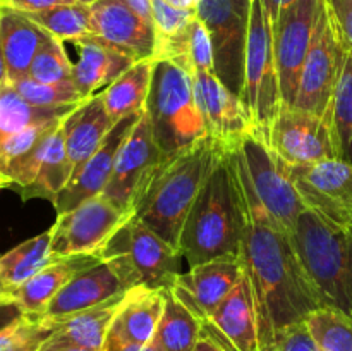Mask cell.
I'll return each instance as SVG.
<instances>
[{"instance_id":"1","label":"cell","mask_w":352,"mask_h":351,"mask_svg":"<svg viewBox=\"0 0 352 351\" xmlns=\"http://www.w3.org/2000/svg\"><path fill=\"white\" fill-rule=\"evenodd\" d=\"M234 155L246 209L239 260L253 289L261 343L277 329L305 322L313 310L325 303L302 267L291 233L268 213L258 198L239 148Z\"/></svg>"},{"instance_id":"2","label":"cell","mask_w":352,"mask_h":351,"mask_svg":"<svg viewBox=\"0 0 352 351\" xmlns=\"http://www.w3.org/2000/svg\"><path fill=\"white\" fill-rule=\"evenodd\" d=\"M246 226L243 186L234 150L220 147L215 162L186 217L179 250L189 267L239 257Z\"/></svg>"},{"instance_id":"3","label":"cell","mask_w":352,"mask_h":351,"mask_svg":"<svg viewBox=\"0 0 352 351\" xmlns=\"http://www.w3.org/2000/svg\"><path fill=\"white\" fill-rule=\"evenodd\" d=\"M220 145L210 134L155 167L134 202L133 213L151 231L179 248L186 217L215 162Z\"/></svg>"},{"instance_id":"4","label":"cell","mask_w":352,"mask_h":351,"mask_svg":"<svg viewBox=\"0 0 352 351\" xmlns=\"http://www.w3.org/2000/svg\"><path fill=\"white\" fill-rule=\"evenodd\" d=\"M155 141L164 153L174 155L208 134L195 92V72L172 58L153 61L146 100Z\"/></svg>"},{"instance_id":"5","label":"cell","mask_w":352,"mask_h":351,"mask_svg":"<svg viewBox=\"0 0 352 351\" xmlns=\"http://www.w3.org/2000/svg\"><path fill=\"white\" fill-rule=\"evenodd\" d=\"M292 243L306 274L323 303L352 315V234L302 210L292 231Z\"/></svg>"},{"instance_id":"6","label":"cell","mask_w":352,"mask_h":351,"mask_svg":"<svg viewBox=\"0 0 352 351\" xmlns=\"http://www.w3.org/2000/svg\"><path fill=\"white\" fill-rule=\"evenodd\" d=\"M119 274L127 289H172L182 274L181 250L158 236L136 215L119 227L109 243L98 251Z\"/></svg>"},{"instance_id":"7","label":"cell","mask_w":352,"mask_h":351,"mask_svg":"<svg viewBox=\"0 0 352 351\" xmlns=\"http://www.w3.org/2000/svg\"><path fill=\"white\" fill-rule=\"evenodd\" d=\"M241 100L250 114L253 124L251 129L267 141L270 126L282 109V95L275 64L272 21L261 0H253L251 3Z\"/></svg>"},{"instance_id":"8","label":"cell","mask_w":352,"mask_h":351,"mask_svg":"<svg viewBox=\"0 0 352 351\" xmlns=\"http://www.w3.org/2000/svg\"><path fill=\"white\" fill-rule=\"evenodd\" d=\"M253 0H199L196 17L205 24L213 47V67L220 81L241 98L244 58Z\"/></svg>"},{"instance_id":"9","label":"cell","mask_w":352,"mask_h":351,"mask_svg":"<svg viewBox=\"0 0 352 351\" xmlns=\"http://www.w3.org/2000/svg\"><path fill=\"white\" fill-rule=\"evenodd\" d=\"M346 57L347 54L333 26L332 14L329 6H325L299 76L294 109L311 112L332 123L333 98Z\"/></svg>"},{"instance_id":"10","label":"cell","mask_w":352,"mask_h":351,"mask_svg":"<svg viewBox=\"0 0 352 351\" xmlns=\"http://www.w3.org/2000/svg\"><path fill=\"white\" fill-rule=\"evenodd\" d=\"M325 6L327 0H296L272 24L282 107H294L299 76Z\"/></svg>"},{"instance_id":"11","label":"cell","mask_w":352,"mask_h":351,"mask_svg":"<svg viewBox=\"0 0 352 351\" xmlns=\"http://www.w3.org/2000/svg\"><path fill=\"white\" fill-rule=\"evenodd\" d=\"M246 165L248 178L272 217L292 234L302 210H306L294 182L287 176L284 164L270 150L267 141L253 129L239 145Z\"/></svg>"},{"instance_id":"12","label":"cell","mask_w":352,"mask_h":351,"mask_svg":"<svg viewBox=\"0 0 352 351\" xmlns=\"http://www.w3.org/2000/svg\"><path fill=\"white\" fill-rule=\"evenodd\" d=\"M133 215L103 195L93 196L76 209L58 213L50 227L52 253L55 258L98 253Z\"/></svg>"},{"instance_id":"13","label":"cell","mask_w":352,"mask_h":351,"mask_svg":"<svg viewBox=\"0 0 352 351\" xmlns=\"http://www.w3.org/2000/svg\"><path fill=\"white\" fill-rule=\"evenodd\" d=\"M267 145L285 165H313L339 158L332 123L294 107H282L268 131Z\"/></svg>"},{"instance_id":"14","label":"cell","mask_w":352,"mask_h":351,"mask_svg":"<svg viewBox=\"0 0 352 351\" xmlns=\"http://www.w3.org/2000/svg\"><path fill=\"white\" fill-rule=\"evenodd\" d=\"M302 203L322 219L352 227V165L347 162L325 160L313 165H285Z\"/></svg>"},{"instance_id":"15","label":"cell","mask_w":352,"mask_h":351,"mask_svg":"<svg viewBox=\"0 0 352 351\" xmlns=\"http://www.w3.org/2000/svg\"><path fill=\"white\" fill-rule=\"evenodd\" d=\"M162 158L164 153L155 141L150 117L144 110L120 147L110 181L102 195L119 209L133 213L138 195Z\"/></svg>"},{"instance_id":"16","label":"cell","mask_w":352,"mask_h":351,"mask_svg":"<svg viewBox=\"0 0 352 351\" xmlns=\"http://www.w3.org/2000/svg\"><path fill=\"white\" fill-rule=\"evenodd\" d=\"M195 92L210 136L226 150H236L251 131L243 100L219 79L215 71H195Z\"/></svg>"},{"instance_id":"17","label":"cell","mask_w":352,"mask_h":351,"mask_svg":"<svg viewBox=\"0 0 352 351\" xmlns=\"http://www.w3.org/2000/svg\"><path fill=\"white\" fill-rule=\"evenodd\" d=\"M91 10V34L127 55L134 62L155 57L153 24L140 16L126 0H96Z\"/></svg>"},{"instance_id":"18","label":"cell","mask_w":352,"mask_h":351,"mask_svg":"<svg viewBox=\"0 0 352 351\" xmlns=\"http://www.w3.org/2000/svg\"><path fill=\"white\" fill-rule=\"evenodd\" d=\"M201 334L229 351H260L256 305L246 272L219 308L201 320Z\"/></svg>"},{"instance_id":"19","label":"cell","mask_w":352,"mask_h":351,"mask_svg":"<svg viewBox=\"0 0 352 351\" xmlns=\"http://www.w3.org/2000/svg\"><path fill=\"white\" fill-rule=\"evenodd\" d=\"M140 117L141 114H133V116L120 119L107 134L98 150L85 162V165L79 171L72 174L67 186L52 202L57 210V215L69 212L86 200L102 195L105 191L110 176H112L113 165H116L117 153L133 131V127L140 120Z\"/></svg>"},{"instance_id":"20","label":"cell","mask_w":352,"mask_h":351,"mask_svg":"<svg viewBox=\"0 0 352 351\" xmlns=\"http://www.w3.org/2000/svg\"><path fill=\"white\" fill-rule=\"evenodd\" d=\"M241 275L239 257L217 258L182 272L172 291L199 320H205L232 292Z\"/></svg>"},{"instance_id":"21","label":"cell","mask_w":352,"mask_h":351,"mask_svg":"<svg viewBox=\"0 0 352 351\" xmlns=\"http://www.w3.org/2000/svg\"><path fill=\"white\" fill-rule=\"evenodd\" d=\"M127 288L113 267L105 260L91 265L72 277L50 301L41 319L55 320L93 308L100 303L126 292Z\"/></svg>"},{"instance_id":"22","label":"cell","mask_w":352,"mask_h":351,"mask_svg":"<svg viewBox=\"0 0 352 351\" xmlns=\"http://www.w3.org/2000/svg\"><path fill=\"white\" fill-rule=\"evenodd\" d=\"M71 43L76 48V58H71L72 83L82 98L102 93L134 64L133 58L103 43L93 34Z\"/></svg>"},{"instance_id":"23","label":"cell","mask_w":352,"mask_h":351,"mask_svg":"<svg viewBox=\"0 0 352 351\" xmlns=\"http://www.w3.org/2000/svg\"><path fill=\"white\" fill-rule=\"evenodd\" d=\"M116 124L103 107L100 93L82 100L69 116L64 117L62 136L74 172L79 171L85 162L98 150Z\"/></svg>"},{"instance_id":"24","label":"cell","mask_w":352,"mask_h":351,"mask_svg":"<svg viewBox=\"0 0 352 351\" xmlns=\"http://www.w3.org/2000/svg\"><path fill=\"white\" fill-rule=\"evenodd\" d=\"M100 260L102 258L98 253L71 255V257L57 258L50 265H47L43 270L33 275L30 281L14 289L10 292V299L19 303L30 317L41 319L50 301L60 292V289L79 272L98 264Z\"/></svg>"},{"instance_id":"25","label":"cell","mask_w":352,"mask_h":351,"mask_svg":"<svg viewBox=\"0 0 352 351\" xmlns=\"http://www.w3.org/2000/svg\"><path fill=\"white\" fill-rule=\"evenodd\" d=\"M124 295L126 292L107 299L93 308L76 312L62 319H41L52 329V334L45 339V343L76 344L89 350H103L107 332L119 312Z\"/></svg>"},{"instance_id":"26","label":"cell","mask_w":352,"mask_h":351,"mask_svg":"<svg viewBox=\"0 0 352 351\" xmlns=\"http://www.w3.org/2000/svg\"><path fill=\"white\" fill-rule=\"evenodd\" d=\"M167 291V289H165ZM165 291L143 286L127 289L120 308L110 326V332L138 344L150 343L155 337L165 308Z\"/></svg>"},{"instance_id":"27","label":"cell","mask_w":352,"mask_h":351,"mask_svg":"<svg viewBox=\"0 0 352 351\" xmlns=\"http://www.w3.org/2000/svg\"><path fill=\"white\" fill-rule=\"evenodd\" d=\"M0 33L9 83L28 78L31 62L43 43L47 31L21 10L3 6L0 12Z\"/></svg>"},{"instance_id":"28","label":"cell","mask_w":352,"mask_h":351,"mask_svg":"<svg viewBox=\"0 0 352 351\" xmlns=\"http://www.w3.org/2000/svg\"><path fill=\"white\" fill-rule=\"evenodd\" d=\"M153 74V58L134 62L113 83H110L100 96L113 123L133 114H143L146 109L148 93Z\"/></svg>"},{"instance_id":"29","label":"cell","mask_w":352,"mask_h":351,"mask_svg":"<svg viewBox=\"0 0 352 351\" xmlns=\"http://www.w3.org/2000/svg\"><path fill=\"white\" fill-rule=\"evenodd\" d=\"M54 260L57 258L52 253V231L48 229L43 234L23 241L0 257V281L10 296L14 289L30 281Z\"/></svg>"},{"instance_id":"30","label":"cell","mask_w":352,"mask_h":351,"mask_svg":"<svg viewBox=\"0 0 352 351\" xmlns=\"http://www.w3.org/2000/svg\"><path fill=\"white\" fill-rule=\"evenodd\" d=\"M79 103L60 107L33 105L17 93L12 83L7 81L6 85L0 86V141L28 127L64 119Z\"/></svg>"},{"instance_id":"31","label":"cell","mask_w":352,"mask_h":351,"mask_svg":"<svg viewBox=\"0 0 352 351\" xmlns=\"http://www.w3.org/2000/svg\"><path fill=\"white\" fill-rule=\"evenodd\" d=\"M172 58L188 64L195 71H215L213 67V47L205 24L195 17L177 36L157 43L155 57Z\"/></svg>"},{"instance_id":"32","label":"cell","mask_w":352,"mask_h":351,"mask_svg":"<svg viewBox=\"0 0 352 351\" xmlns=\"http://www.w3.org/2000/svg\"><path fill=\"white\" fill-rule=\"evenodd\" d=\"M201 336V320L174 295L165 291V308L155 339L167 351H192Z\"/></svg>"},{"instance_id":"33","label":"cell","mask_w":352,"mask_h":351,"mask_svg":"<svg viewBox=\"0 0 352 351\" xmlns=\"http://www.w3.org/2000/svg\"><path fill=\"white\" fill-rule=\"evenodd\" d=\"M72 174H74V167L69 160L67 150H65L60 124L54 136H52L50 143H48L47 153H45L43 162H41L36 181L30 188L19 191L21 198H47L54 202L58 193L71 181Z\"/></svg>"},{"instance_id":"34","label":"cell","mask_w":352,"mask_h":351,"mask_svg":"<svg viewBox=\"0 0 352 351\" xmlns=\"http://www.w3.org/2000/svg\"><path fill=\"white\" fill-rule=\"evenodd\" d=\"M24 14L50 36L64 43L91 36V10L85 3H62L38 12Z\"/></svg>"},{"instance_id":"35","label":"cell","mask_w":352,"mask_h":351,"mask_svg":"<svg viewBox=\"0 0 352 351\" xmlns=\"http://www.w3.org/2000/svg\"><path fill=\"white\" fill-rule=\"evenodd\" d=\"M320 351H352V315L336 306H320L305 320Z\"/></svg>"},{"instance_id":"36","label":"cell","mask_w":352,"mask_h":351,"mask_svg":"<svg viewBox=\"0 0 352 351\" xmlns=\"http://www.w3.org/2000/svg\"><path fill=\"white\" fill-rule=\"evenodd\" d=\"M28 78L38 83H45V85L74 86L71 57L67 55L64 41L47 33L43 43L38 48L36 55L31 62Z\"/></svg>"},{"instance_id":"37","label":"cell","mask_w":352,"mask_h":351,"mask_svg":"<svg viewBox=\"0 0 352 351\" xmlns=\"http://www.w3.org/2000/svg\"><path fill=\"white\" fill-rule=\"evenodd\" d=\"M332 129L339 160L352 165V57L347 55L336 89L332 109Z\"/></svg>"},{"instance_id":"38","label":"cell","mask_w":352,"mask_h":351,"mask_svg":"<svg viewBox=\"0 0 352 351\" xmlns=\"http://www.w3.org/2000/svg\"><path fill=\"white\" fill-rule=\"evenodd\" d=\"M52 329L38 317L26 315L0 332V351H40Z\"/></svg>"},{"instance_id":"39","label":"cell","mask_w":352,"mask_h":351,"mask_svg":"<svg viewBox=\"0 0 352 351\" xmlns=\"http://www.w3.org/2000/svg\"><path fill=\"white\" fill-rule=\"evenodd\" d=\"M12 85L24 100L38 107L74 105V103L86 100L79 95L74 86L45 85V83H38L31 78H23L19 81H14Z\"/></svg>"},{"instance_id":"40","label":"cell","mask_w":352,"mask_h":351,"mask_svg":"<svg viewBox=\"0 0 352 351\" xmlns=\"http://www.w3.org/2000/svg\"><path fill=\"white\" fill-rule=\"evenodd\" d=\"M151 14L157 43L177 36L196 17V10L179 9L165 0H151Z\"/></svg>"},{"instance_id":"41","label":"cell","mask_w":352,"mask_h":351,"mask_svg":"<svg viewBox=\"0 0 352 351\" xmlns=\"http://www.w3.org/2000/svg\"><path fill=\"white\" fill-rule=\"evenodd\" d=\"M260 351H320L305 322L292 323L272 332L260 343Z\"/></svg>"},{"instance_id":"42","label":"cell","mask_w":352,"mask_h":351,"mask_svg":"<svg viewBox=\"0 0 352 351\" xmlns=\"http://www.w3.org/2000/svg\"><path fill=\"white\" fill-rule=\"evenodd\" d=\"M103 351H167L157 339H151L146 344H138L129 339H124L122 336L113 332H107L105 343H103Z\"/></svg>"},{"instance_id":"43","label":"cell","mask_w":352,"mask_h":351,"mask_svg":"<svg viewBox=\"0 0 352 351\" xmlns=\"http://www.w3.org/2000/svg\"><path fill=\"white\" fill-rule=\"evenodd\" d=\"M330 14H332L333 26H336L337 36H339L344 50L352 57V2L344 9H340L339 12L330 10Z\"/></svg>"},{"instance_id":"44","label":"cell","mask_w":352,"mask_h":351,"mask_svg":"<svg viewBox=\"0 0 352 351\" xmlns=\"http://www.w3.org/2000/svg\"><path fill=\"white\" fill-rule=\"evenodd\" d=\"M76 0H3V6L12 7L21 12H38L62 3H74Z\"/></svg>"},{"instance_id":"45","label":"cell","mask_w":352,"mask_h":351,"mask_svg":"<svg viewBox=\"0 0 352 351\" xmlns=\"http://www.w3.org/2000/svg\"><path fill=\"white\" fill-rule=\"evenodd\" d=\"M28 313L24 312L23 306L19 305L14 299H6V301H0V332L6 330L7 327L14 326L16 322H19L21 319H24Z\"/></svg>"},{"instance_id":"46","label":"cell","mask_w":352,"mask_h":351,"mask_svg":"<svg viewBox=\"0 0 352 351\" xmlns=\"http://www.w3.org/2000/svg\"><path fill=\"white\" fill-rule=\"evenodd\" d=\"M265 6V10H267L268 17H270L272 24L277 21V17L280 16V12L284 9H287L291 3H294L296 0H261Z\"/></svg>"},{"instance_id":"47","label":"cell","mask_w":352,"mask_h":351,"mask_svg":"<svg viewBox=\"0 0 352 351\" xmlns=\"http://www.w3.org/2000/svg\"><path fill=\"white\" fill-rule=\"evenodd\" d=\"M138 14H140L143 19H146L148 23L153 24V14H151V0H126Z\"/></svg>"},{"instance_id":"48","label":"cell","mask_w":352,"mask_h":351,"mask_svg":"<svg viewBox=\"0 0 352 351\" xmlns=\"http://www.w3.org/2000/svg\"><path fill=\"white\" fill-rule=\"evenodd\" d=\"M192 351H229V350H227V348H223L220 343H217L215 339H212V337L201 334Z\"/></svg>"},{"instance_id":"49","label":"cell","mask_w":352,"mask_h":351,"mask_svg":"<svg viewBox=\"0 0 352 351\" xmlns=\"http://www.w3.org/2000/svg\"><path fill=\"white\" fill-rule=\"evenodd\" d=\"M40 351H103V350H89V348L76 346V344H52L43 343Z\"/></svg>"},{"instance_id":"50","label":"cell","mask_w":352,"mask_h":351,"mask_svg":"<svg viewBox=\"0 0 352 351\" xmlns=\"http://www.w3.org/2000/svg\"><path fill=\"white\" fill-rule=\"evenodd\" d=\"M7 81H9V76H7L6 55H3V47H2V33H0V86L6 85Z\"/></svg>"},{"instance_id":"51","label":"cell","mask_w":352,"mask_h":351,"mask_svg":"<svg viewBox=\"0 0 352 351\" xmlns=\"http://www.w3.org/2000/svg\"><path fill=\"white\" fill-rule=\"evenodd\" d=\"M165 2L172 3V6L179 7V9L196 10V7H198V2H199V0H165Z\"/></svg>"},{"instance_id":"52","label":"cell","mask_w":352,"mask_h":351,"mask_svg":"<svg viewBox=\"0 0 352 351\" xmlns=\"http://www.w3.org/2000/svg\"><path fill=\"white\" fill-rule=\"evenodd\" d=\"M352 0H327V6L332 12H339L340 9H344L346 6H349Z\"/></svg>"},{"instance_id":"53","label":"cell","mask_w":352,"mask_h":351,"mask_svg":"<svg viewBox=\"0 0 352 351\" xmlns=\"http://www.w3.org/2000/svg\"><path fill=\"white\" fill-rule=\"evenodd\" d=\"M6 299H10L9 292H7L6 286L2 284V281H0V301H6Z\"/></svg>"},{"instance_id":"54","label":"cell","mask_w":352,"mask_h":351,"mask_svg":"<svg viewBox=\"0 0 352 351\" xmlns=\"http://www.w3.org/2000/svg\"><path fill=\"white\" fill-rule=\"evenodd\" d=\"M76 2H79V3H85V6H91V3H95L96 0H76Z\"/></svg>"},{"instance_id":"55","label":"cell","mask_w":352,"mask_h":351,"mask_svg":"<svg viewBox=\"0 0 352 351\" xmlns=\"http://www.w3.org/2000/svg\"><path fill=\"white\" fill-rule=\"evenodd\" d=\"M2 7H3V3H0V12H2Z\"/></svg>"},{"instance_id":"56","label":"cell","mask_w":352,"mask_h":351,"mask_svg":"<svg viewBox=\"0 0 352 351\" xmlns=\"http://www.w3.org/2000/svg\"><path fill=\"white\" fill-rule=\"evenodd\" d=\"M0 3H3V0H0Z\"/></svg>"},{"instance_id":"57","label":"cell","mask_w":352,"mask_h":351,"mask_svg":"<svg viewBox=\"0 0 352 351\" xmlns=\"http://www.w3.org/2000/svg\"><path fill=\"white\" fill-rule=\"evenodd\" d=\"M349 231H351V234H352V227H351V229H349Z\"/></svg>"}]
</instances>
